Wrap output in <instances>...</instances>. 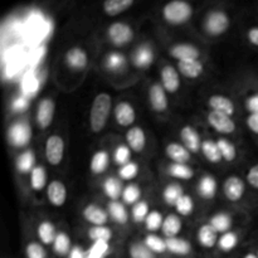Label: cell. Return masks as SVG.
I'll use <instances>...</instances> for the list:
<instances>
[{"label":"cell","mask_w":258,"mask_h":258,"mask_svg":"<svg viewBox=\"0 0 258 258\" xmlns=\"http://www.w3.org/2000/svg\"><path fill=\"white\" fill-rule=\"evenodd\" d=\"M111 106L112 100L108 93H98L95 97L90 112V126L93 133H100L103 130L111 113Z\"/></svg>","instance_id":"cell-1"},{"label":"cell","mask_w":258,"mask_h":258,"mask_svg":"<svg viewBox=\"0 0 258 258\" xmlns=\"http://www.w3.org/2000/svg\"><path fill=\"white\" fill-rule=\"evenodd\" d=\"M193 15V8L183 0H174L168 3L163 9V17L168 24L180 25L188 22Z\"/></svg>","instance_id":"cell-2"},{"label":"cell","mask_w":258,"mask_h":258,"mask_svg":"<svg viewBox=\"0 0 258 258\" xmlns=\"http://www.w3.org/2000/svg\"><path fill=\"white\" fill-rule=\"evenodd\" d=\"M229 17L223 10H212L204 20V29L212 37H219L228 30Z\"/></svg>","instance_id":"cell-3"},{"label":"cell","mask_w":258,"mask_h":258,"mask_svg":"<svg viewBox=\"0 0 258 258\" xmlns=\"http://www.w3.org/2000/svg\"><path fill=\"white\" fill-rule=\"evenodd\" d=\"M8 139L9 143L15 148L25 146L32 139V128L27 121H17L12 123L8 130Z\"/></svg>","instance_id":"cell-4"},{"label":"cell","mask_w":258,"mask_h":258,"mask_svg":"<svg viewBox=\"0 0 258 258\" xmlns=\"http://www.w3.org/2000/svg\"><path fill=\"white\" fill-rule=\"evenodd\" d=\"M45 158L47 161L53 166H57L62 163L64 156V140L59 135H50L45 141Z\"/></svg>","instance_id":"cell-5"},{"label":"cell","mask_w":258,"mask_h":258,"mask_svg":"<svg viewBox=\"0 0 258 258\" xmlns=\"http://www.w3.org/2000/svg\"><path fill=\"white\" fill-rule=\"evenodd\" d=\"M107 35L110 42L116 47H122L131 42L134 38V30L128 24L122 22H116L108 27Z\"/></svg>","instance_id":"cell-6"},{"label":"cell","mask_w":258,"mask_h":258,"mask_svg":"<svg viewBox=\"0 0 258 258\" xmlns=\"http://www.w3.org/2000/svg\"><path fill=\"white\" fill-rule=\"evenodd\" d=\"M55 112L54 101L52 98H43L37 108V123L40 128L45 130L53 122Z\"/></svg>","instance_id":"cell-7"},{"label":"cell","mask_w":258,"mask_h":258,"mask_svg":"<svg viewBox=\"0 0 258 258\" xmlns=\"http://www.w3.org/2000/svg\"><path fill=\"white\" fill-rule=\"evenodd\" d=\"M208 122L217 133L232 134L236 130V123L232 120V116L224 115L217 111H211L208 113Z\"/></svg>","instance_id":"cell-8"},{"label":"cell","mask_w":258,"mask_h":258,"mask_svg":"<svg viewBox=\"0 0 258 258\" xmlns=\"http://www.w3.org/2000/svg\"><path fill=\"white\" fill-rule=\"evenodd\" d=\"M149 101L150 106L156 112H164L168 108L169 101L166 91L160 83H154L149 90Z\"/></svg>","instance_id":"cell-9"},{"label":"cell","mask_w":258,"mask_h":258,"mask_svg":"<svg viewBox=\"0 0 258 258\" xmlns=\"http://www.w3.org/2000/svg\"><path fill=\"white\" fill-rule=\"evenodd\" d=\"M244 181L242 180L239 176L232 175L228 176V178L224 180L223 184V191L224 196L228 201L231 202H237L243 197L244 194Z\"/></svg>","instance_id":"cell-10"},{"label":"cell","mask_w":258,"mask_h":258,"mask_svg":"<svg viewBox=\"0 0 258 258\" xmlns=\"http://www.w3.org/2000/svg\"><path fill=\"white\" fill-rule=\"evenodd\" d=\"M47 198L48 202L53 207L64 206L67 201V188L60 180H52L47 185Z\"/></svg>","instance_id":"cell-11"},{"label":"cell","mask_w":258,"mask_h":258,"mask_svg":"<svg viewBox=\"0 0 258 258\" xmlns=\"http://www.w3.org/2000/svg\"><path fill=\"white\" fill-rule=\"evenodd\" d=\"M180 139L183 145L188 149L190 153L197 154L202 150V144L203 141L201 140L198 131L193 127V126H184L180 130Z\"/></svg>","instance_id":"cell-12"},{"label":"cell","mask_w":258,"mask_h":258,"mask_svg":"<svg viewBox=\"0 0 258 258\" xmlns=\"http://www.w3.org/2000/svg\"><path fill=\"white\" fill-rule=\"evenodd\" d=\"M115 120L116 122L120 126H123V127H127V126H131L134 122H135L136 118V112L135 108L133 107V105L126 101H121L116 105L115 107Z\"/></svg>","instance_id":"cell-13"},{"label":"cell","mask_w":258,"mask_h":258,"mask_svg":"<svg viewBox=\"0 0 258 258\" xmlns=\"http://www.w3.org/2000/svg\"><path fill=\"white\" fill-rule=\"evenodd\" d=\"M170 55L178 62L180 60H189V59H199L201 57V52L198 48L193 44H188V43H179V44L173 45L169 50Z\"/></svg>","instance_id":"cell-14"},{"label":"cell","mask_w":258,"mask_h":258,"mask_svg":"<svg viewBox=\"0 0 258 258\" xmlns=\"http://www.w3.org/2000/svg\"><path fill=\"white\" fill-rule=\"evenodd\" d=\"M66 63L68 67L73 71H82L87 67L88 64V55L85 49L80 47L71 48L66 53Z\"/></svg>","instance_id":"cell-15"},{"label":"cell","mask_w":258,"mask_h":258,"mask_svg":"<svg viewBox=\"0 0 258 258\" xmlns=\"http://www.w3.org/2000/svg\"><path fill=\"white\" fill-rule=\"evenodd\" d=\"M161 86L165 88L166 92L175 93L180 87V77L179 72L173 66H165L161 70Z\"/></svg>","instance_id":"cell-16"},{"label":"cell","mask_w":258,"mask_h":258,"mask_svg":"<svg viewBox=\"0 0 258 258\" xmlns=\"http://www.w3.org/2000/svg\"><path fill=\"white\" fill-rule=\"evenodd\" d=\"M108 217L110 216L107 212L103 211L97 204H88L83 209V218L93 226H106Z\"/></svg>","instance_id":"cell-17"},{"label":"cell","mask_w":258,"mask_h":258,"mask_svg":"<svg viewBox=\"0 0 258 258\" xmlns=\"http://www.w3.org/2000/svg\"><path fill=\"white\" fill-rule=\"evenodd\" d=\"M126 143H127V146L131 149V151L141 153L146 145V136L143 128L139 127V126L128 128L127 133H126Z\"/></svg>","instance_id":"cell-18"},{"label":"cell","mask_w":258,"mask_h":258,"mask_svg":"<svg viewBox=\"0 0 258 258\" xmlns=\"http://www.w3.org/2000/svg\"><path fill=\"white\" fill-rule=\"evenodd\" d=\"M208 105L212 108V111H217V112L224 113V115L228 116H233L234 111H236L233 101L223 95L211 96L208 100Z\"/></svg>","instance_id":"cell-19"},{"label":"cell","mask_w":258,"mask_h":258,"mask_svg":"<svg viewBox=\"0 0 258 258\" xmlns=\"http://www.w3.org/2000/svg\"><path fill=\"white\" fill-rule=\"evenodd\" d=\"M165 153L171 161L176 164H186L190 160V151L178 143H170L165 149Z\"/></svg>","instance_id":"cell-20"},{"label":"cell","mask_w":258,"mask_h":258,"mask_svg":"<svg viewBox=\"0 0 258 258\" xmlns=\"http://www.w3.org/2000/svg\"><path fill=\"white\" fill-rule=\"evenodd\" d=\"M204 66L199 59L180 60L178 62V72L186 78H198L203 75Z\"/></svg>","instance_id":"cell-21"},{"label":"cell","mask_w":258,"mask_h":258,"mask_svg":"<svg viewBox=\"0 0 258 258\" xmlns=\"http://www.w3.org/2000/svg\"><path fill=\"white\" fill-rule=\"evenodd\" d=\"M218 232L211 224H203L198 231V242L204 248H213L218 244Z\"/></svg>","instance_id":"cell-22"},{"label":"cell","mask_w":258,"mask_h":258,"mask_svg":"<svg viewBox=\"0 0 258 258\" xmlns=\"http://www.w3.org/2000/svg\"><path fill=\"white\" fill-rule=\"evenodd\" d=\"M154 62V50L148 44H143L135 49L133 63L138 68H148Z\"/></svg>","instance_id":"cell-23"},{"label":"cell","mask_w":258,"mask_h":258,"mask_svg":"<svg viewBox=\"0 0 258 258\" xmlns=\"http://www.w3.org/2000/svg\"><path fill=\"white\" fill-rule=\"evenodd\" d=\"M166 248L168 252L175 256H188L191 252V246L186 239L179 238V237H173V238H166Z\"/></svg>","instance_id":"cell-24"},{"label":"cell","mask_w":258,"mask_h":258,"mask_svg":"<svg viewBox=\"0 0 258 258\" xmlns=\"http://www.w3.org/2000/svg\"><path fill=\"white\" fill-rule=\"evenodd\" d=\"M183 228V223H181V219L179 218V216L176 214H168V216L164 218L163 227H161V231H163L164 236L166 238H173L179 234V232Z\"/></svg>","instance_id":"cell-25"},{"label":"cell","mask_w":258,"mask_h":258,"mask_svg":"<svg viewBox=\"0 0 258 258\" xmlns=\"http://www.w3.org/2000/svg\"><path fill=\"white\" fill-rule=\"evenodd\" d=\"M102 189H103V193L106 194V197L110 198L112 202L118 201V199L122 197L123 186H122V181H121V179L110 176V178H107L105 181H103Z\"/></svg>","instance_id":"cell-26"},{"label":"cell","mask_w":258,"mask_h":258,"mask_svg":"<svg viewBox=\"0 0 258 258\" xmlns=\"http://www.w3.org/2000/svg\"><path fill=\"white\" fill-rule=\"evenodd\" d=\"M110 165V155L106 150H98L91 158L90 169L93 174H102Z\"/></svg>","instance_id":"cell-27"},{"label":"cell","mask_w":258,"mask_h":258,"mask_svg":"<svg viewBox=\"0 0 258 258\" xmlns=\"http://www.w3.org/2000/svg\"><path fill=\"white\" fill-rule=\"evenodd\" d=\"M134 5V0H107L103 3V12L108 17H116Z\"/></svg>","instance_id":"cell-28"},{"label":"cell","mask_w":258,"mask_h":258,"mask_svg":"<svg viewBox=\"0 0 258 258\" xmlns=\"http://www.w3.org/2000/svg\"><path fill=\"white\" fill-rule=\"evenodd\" d=\"M217 188H218V185H217V180L214 179V176L204 175L199 180L198 191L201 197H203L204 199L214 198L217 193Z\"/></svg>","instance_id":"cell-29"},{"label":"cell","mask_w":258,"mask_h":258,"mask_svg":"<svg viewBox=\"0 0 258 258\" xmlns=\"http://www.w3.org/2000/svg\"><path fill=\"white\" fill-rule=\"evenodd\" d=\"M209 224H211L218 233L223 234L229 232V229H231L232 218L228 213L219 212V213H216L211 219H209Z\"/></svg>","instance_id":"cell-30"},{"label":"cell","mask_w":258,"mask_h":258,"mask_svg":"<svg viewBox=\"0 0 258 258\" xmlns=\"http://www.w3.org/2000/svg\"><path fill=\"white\" fill-rule=\"evenodd\" d=\"M107 213L116 223L118 224H126L128 221V213L126 211L123 203L118 201H113L108 204Z\"/></svg>","instance_id":"cell-31"},{"label":"cell","mask_w":258,"mask_h":258,"mask_svg":"<svg viewBox=\"0 0 258 258\" xmlns=\"http://www.w3.org/2000/svg\"><path fill=\"white\" fill-rule=\"evenodd\" d=\"M38 238L40 239L43 244H53L55 237H57V231L52 222L44 221L38 226L37 229Z\"/></svg>","instance_id":"cell-32"},{"label":"cell","mask_w":258,"mask_h":258,"mask_svg":"<svg viewBox=\"0 0 258 258\" xmlns=\"http://www.w3.org/2000/svg\"><path fill=\"white\" fill-rule=\"evenodd\" d=\"M53 251L58 256H66L70 254L71 249L73 248L71 244V238L66 232H58L57 237H55L54 242H53Z\"/></svg>","instance_id":"cell-33"},{"label":"cell","mask_w":258,"mask_h":258,"mask_svg":"<svg viewBox=\"0 0 258 258\" xmlns=\"http://www.w3.org/2000/svg\"><path fill=\"white\" fill-rule=\"evenodd\" d=\"M39 85L40 83L38 76L33 71L28 72L22 81L23 95L27 96L28 98L33 97L38 92V90H39Z\"/></svg>","instance_id":"cell-34"},{"label":"cell","mask_w":258,"mask_h":258,"mask_svg":"<svg viewBox=\"0 0 258 258\" xmlns=\"http://www.w3.org/2000/svg\"><path fill=\"white\" fill-rule=\"evenodd\" d=\"M35 168V155L32 150H25L17 159V169L19 173H32Z\"/></svg>","instance_id":"cell-35"},{"label":"cell","mask_w":258,"mask_h":258,"mask_svg":"<svg viewBox=\"0 0 258 258\" xmlns=\"http://www.w3.org/2000/svg\"><path fill=\"white\" fill-rule=\"evenodd\" d=\"M202 153L206 156V159L211 163L217 164L222 160V154L221 150L218 148V144L217 141L213 140H204L202 144Z\"/></svg>","instance_id":"cell-36"},{"label":"cell","mask_w":258,"mask_h":258,"mask_svg":"<svg viewBox=\"0 0 258 258\" xmlns=\"http://www.w3.org/2000/svg\"><path fill=\"white\" fill-rule=\"evenodd\" d=\"M184 196L183 186L178 183H171L165 186L163 191V199L168 206H175L176 202Z\"/></svg>","instance_id":"cell-37"},{"label":"cell","mask_w":258,"mask_h":258,"mask_svg":"<svg viewBox=\"0 0 258 258\" xmlns=\"http://www.w3.org/2000/svg\"><path fill=\"white\" fill-rule=\"evenodd\" d=\"M144 243L148 247L150 251H153L155 254H163L165 252H168V248H166V241L163 239L161 237H159L158 234L150 233L145 237L144 239Z\"/></svg>","instance_id":"cell-38"},{"label":"cell","mask_w":258,"mask_h":258,"mask_svg":"<svg viewBox=\"0 0 258 258\" xmlns=\"http://www.w3.org/2000/svg\"><path fill=\"white\" fill-rule=\"evenodd\" d=\"M88 238L92 242H110L112 231L107 226H93L88 229Z\"/></svg>","instance_id":"cell-39"},{"label":"cell","mask_w":258,"mask_h":258,"mask_svg":"<svg viewBox=\"0 0 258 258\" xmlns=\"http://www.w3.org/2000/svg\"><path fill=\"white\" fill-rule=\"evenodd\" d=\"M169 175H171L173 178L180 179V180H189L194 176V171L186 164L173 163L169 166Z\"/></svg>","instance_id":"cell-40"},{"label":"cell","mask_w":258,"mask_h":258,"mask_svg":"<svg viewBox=\"0 0 258 258\" xmlns=\"http://www.w3.org/2000/svg\"><path fill=\"white\" fill-rule=\"evenodd\" d=\"M45 185H47V171L43 166H35L30 173V186L34 190H42Z\"/></svg>","instance_id":"cell-41"},{"label":"cell","mask_w":258,"mask_h":258,"mask_svg":"<svg viewBox=\"0 0 258 258\" xmlns=\"http://www.w3.org/2000/svg\"><path fill=\"white\" fill-rule=\"evenodd\" d=\"M122 201L125 204H128V206H135L138 202H140V198H141V189L139 188L138 184H128V185H126L125 188H123V191H122Z\"/></svg>","instance_id":"cell-42"},{"label":"cell","mask_w":258,"mask_h":258,"mask_svg":"<svg viewBox=\"0 0 258 258\" xmlns=\"http://www.w3.org/2000/svg\"><path fill=\"white\" fill-rule=\"evenodd\" d=\"M106 68L111 72H121L125 68L126 59L121 53L112 52L106 57Z\"/></svg>","instance_id":"cell-43"},{"label":"cell","mask_w":258,"mask_h":258,"mask_svg":"<svg viewBox=\"0 0 258 258\" xmlns=\"http://www.w3.org/2000/svg\"><path fill=\"white\" fill-rule=\"evenodd\" d=\"M238 244V236L234 232H227V233L221 234L218 239V247L223 252H231Z\"/></svg>","instance_id":"cell-44"},{"label":"cell","mask_w":258,"mask_h":258,"mask_svg":"<svg viewBox=\"0 0 258 258\" xmlns=\"http://www.w3.org/2000/svg\"><path fill=\"white\" fill-rule=\"evenodd\" d=\"M108 254H110L108 242H93L92 246L87 249V258H106Z\"/></svg>","instance_id":"cell-45"},{"label":"cell","mask_w":258,"mask_h":258,"mask_svg":"<svg viewBox=\"0 0 258 258\" xmlns=\"http://www.w3.org/2000/svg\"><path fill=\"white\" fill-rule=\"evenodd\" d=\"M130 258H156V254L145 246V243L135 242L128 248Z\"/></svg>","instance_id":"cell-46"},{"label":"cell","mask_w":258,"mask_h":258,"mask_svg":"<svg viewBox=\"0 0 258 258\" xmlns=\"http://www.w3.org/2000/svg\"><path fill=\"white\" fill-rule=\"evenodd\" d=\"M217 144H218V148L221 150L222 158L226 161H233L234 159L237 158V150L236 146L231 143L227 139H219L217 140Z\"/></svg>","instance_id":"cell-47"},{"label":"cell","mask_w":258,"mask_h":258,"mask_svg":"<svg viewBox=\"0 0 258 258\" xmlns=\"http://www.w3.org/2000/svg\"><path fill=\"white\" fill-rule=\"evenodd\" d=\"M144 223H145V227L148 231L150 232L159 231V229H161V227H163L164 217L159 211H151L150 213H149V216L146 217Z\"/></svg>","instance_id":"cell-48"},{"label":"cell","mask_w":258,"mask_h":258,"mask_svg":"<svg viewBox=\"0 0 258 258\" xmlns=\"http://www.w3.org/2000/svg\"><path fill=\"white\" fill-rule=\"evenodd\" d=\"M174 207H175L178 214L186 217V216H189V214L193 213L194 201L190 196H188V194H184V196L181 197L178 202H176V204Z\"/></svg>","instance_id":"cell-49"},{"label":"cell","mask_w":258,"mask_h":258,"mask_svg":"<svg viewBox=\"0 0 258 258\" xmlns=\"http://www.w3.org/2000/svg\"><path fill=\"white\" fill-rule=\"evenodd\" d=\"M149 213H150V208H149L148 202L140 201L135 206H133V213H131V216H133L134 222L141 223V222H145Z\"/></svg>","instance_id":"cell-50"},{"label":"cell","mask_w":258,"mask_h":258,"mask_svg":"<svg viewBox=\"0 0 258 258\" xmlns=\"http://www.w3.org/2000/svg\"><path fill=\"white\" fill-rule=\"evenodd\" d=\"M139 175V164L135 161H128L118 169V176L121 180H133Z\"/></svg>","instance_id":"cell-51"},{"label":"cell","mask_w":258,"mask_h":258,"mask_svg":"<svg viewBox=\"0 0 258 258\" xmlns=\"http://www.w3.org/2000/svg\"><path fill=\"white\" fill-rule=\"evenodd\" d=\"M130 159L131 149L128 148L127 145L121 144V145H118L117 148L115 149V151H113V160H115V163L117 164V165H125V164H127L128 161H130Z\"/></svg>","instance_id":"cell-52"},{"label":"cell","mask_w":258,"mask_h":258,"mask_svg":"<svg viewBox=\"0 0 258 258\" xmlns=\"http://www.w3.org/2000/svg\"><path fill=\"white\" fill-rule=\"evenodd\" d=\"M25 256L27 258H47V252L40 243L30 242L25 248Z\"/></svg>","instance_id":"cell-53"},{"label":"cell","mask_w":258,"mask_h":258,"mask_svg":"<svg viewBox=\"0 0 258 258\" xmlns=\"http://www.w3.org/2000/svg\"><path fill=\"white\" fill-rule=\"evenodd\" d=\"M28 107H29V98L24 95L18 96L12 102V110L14 112H24Z\"/></svg>","instance_id":"cell-54"},{"label":"cell","mask_w":258,"mask_h":258,"mask_svg":"<svg viewBox=\"0 0 258 258\" xmlns=\"http://www.w3.org/2000/svg\"><path fill=\"white\" fill-rule=\"evenodd\" d=\"M247 183L252 186V188L258 189V164L252 166L247 173Z\"/></svg>","instance_id":"cell-55"},{"label":"cell","mask_w":258,"mask_h":258,"mask_svg":"<svg viewBox=\"0 0 258 258\" xmlns=\"http://www.w3.org/2000/svg\"><path fill=\"white\" fill-rule=\"evenodd\" d=\"M246 107L249 113H258V93H253L247 98Z\"/></svg>","instance_id":"cell-56"},{"label":"cell","mask_w":258,"mask_h":258,"mask_svg":"<svg viewBox=\"0 0 258 258\" xmlns=\"http://www.w3.org/2000/svg\"><path fill=\"white\" fill-rule=\"evenodd\" d=\"M247 126L252 133L258 135V113H249L247 117Z\"/></svg>","instance_id":"cell-57"},{"label":"cell","mask_w":258,"mask_h":258,"mask_svg":"<svg viewBox=\"0 0 258 258\" xmlns=\"http://www.w3.org/2000/svg\"><path fill=\"white\" fill-rule=\"evenodd\" d=\"M68 256H70V258H87V251H85L80 246H73Z\"/></svg>","instance_id":"cell-58"},{"label":"cell","mask_w":258,"mask_h":258,"mask_svg":"<svg viewBox=\"0 0 258 258\" xmlns=\"http://www.w3.org/2000/svg\"><path fill=\"white\" fill-rule=\"evenodd\" d=\"M247 37H248V40L251 44L258 47V27L251 28V29L248 30V33H247Z\"/></svg>","instance_id":"cell-59"},{"label":"cell","mask_w":258,"mask_h":258,"mask_svg":"<svg viewBox=\"0 0 258 258\" xmlns=\"http://www.w3.org/2000/svg\"><path fill=\"white\" fill-rule=\"evenodd\" d=\"M243 258H258L257 253H253V252H249V253L244 254Z\"/></svg>","instance_id":"cell-60"},{"label":"cell","mask_w":258,"mask_h":258,"mask_svg":"<svg viewBox=\"0 0 258 258\" xmlns=\"http://www.w3.org/2000/svg\"><path fill=\"white\" fill-rule=\"evenodd\" d=\"M257 256H258V251H257Z\"/></svg>","instance_id":"cell-61"}]
</instances>
